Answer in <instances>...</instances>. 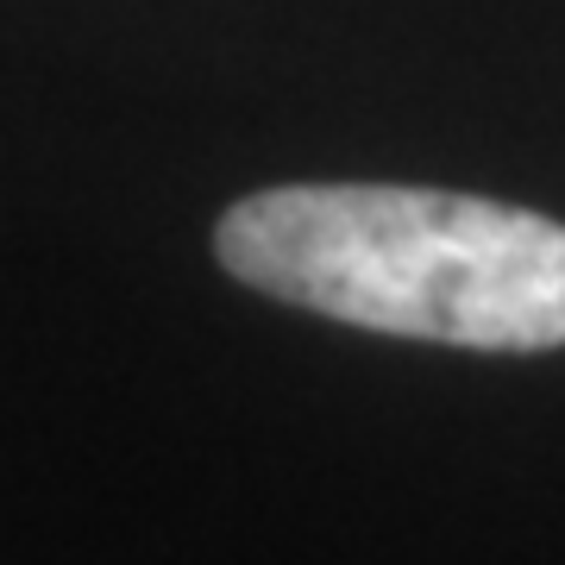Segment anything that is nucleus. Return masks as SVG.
Masks as SVG:
<instances>
[{"mask_svg": "<svg viewBox=\"0 0 565 565\" xmlns=\"http://www.w3.org/2000/svg\"><path fill=\"white\" fill-rule=\"evenodd\" d=\"M214 252L239 282L345 327L478 352L565 345V226L527 207L296 182L226 207Z\"/></svg>", "mask_w": 565, "mask_h": 565, "instance_id": "1", "label": "nucleus"}]
</instances>
